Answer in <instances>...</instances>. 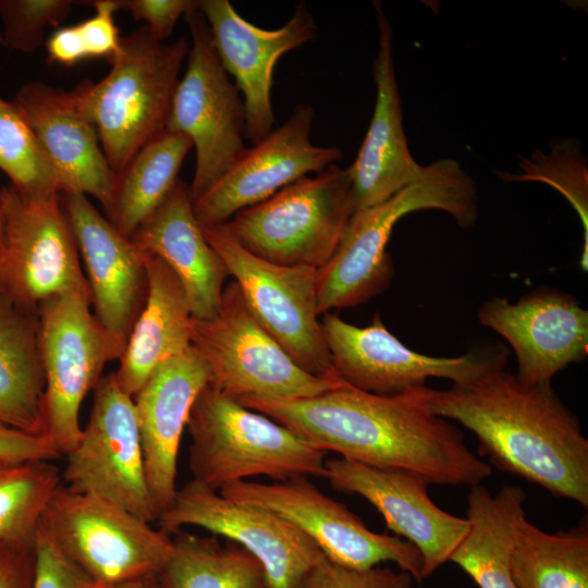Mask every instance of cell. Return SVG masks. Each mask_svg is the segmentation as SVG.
Returning a JSON list of instances; mask_svg holds the SVG:
<instances>
[{
  "label": "cell",
  "mask_w": 588,
  "mask_h": 588,
  "mask_svg": "<svg viewBox=\"0 0 588 588\" xmlns=\"http://www.w3.org/2000/svg\"><path fill=\"white\" fill-rule=\"evenodd\" d=\"M425 385L376 394L342 381L310 397L237 401L326 453L367 466L413 471L430 483H481L491 476V466L467 448L458 428L428 409Z\"/></svg>",
  "instance_id": "cell-1"
},
{
  "label": "cell",
  "mask_w": 588,
  "mask_h": 588,
  "mask_svg": "<svg viewBox=\"0 0 588 588\" xmlns=\"http://www.w3.org/2000/svg\"><path fill=\"white\" fill-rule=\"evenodd\" d=\"M428 409L478 439L500 470L588 506V440L551 384H526L505 368L446 390L424 388Z\"/></svg>",
  "instance_id": "cell-2"
},
{
  "label": "cell",
  "mask_w": 588,
  "mask_h": 588,
  "mask_svg": "<svg viewBox=\"0 0 588 588\" xmlns=\"http://www.w3.org/2000/svg\"><path fill=\"white\" fill-rule=\"evenodd\" d=\"M424 209L444 211L463 229L476 224L477 186L456 160L432 161L415 183L383 203L353 212L335 253L318 270L320 315L357 306L384 290L393 275L387 253L393 228L403 217Z\"/></svg>",
  "instance_id": "cell-3"
},
{
  "label": "cell",
  "mask_w": 588,
  "mask_h": 588,
  "mask_svg": "<svg viewBox=\"0 0 588 588\" xmlns=\"http://www.w3.org/2000/svg\"><path fill=\"white\" fill-rule=\"evenodd\" d=\"M188 50L186 38L161 42L143 25L121 37L110 60L111 69L102 79L77 85L115 175L139 149L167 130Z\"/></svg>",
  "instance_id": "cell-4"
},
{
  "label": "cell",
  "mask_w": 588,
  "mask_h": 588,
  "mask_svg": "<svg viewBox=\"0 0 588 588\" xmlns=\"http://www.w3.org/2000/svg\"><path fill=\"white\" fill-rule=\"evenodd\" d=\"M186 428L193 480L213 490L259 475L275 481L324 478V451L209 383L194 402Z\"/></svg>",
  "instance_id": "cell-5"
},
{
  "label": "cell",
  "mask_w": 588,
  "mask_h": 588,
  "mask_svg": "<svg viewBox=\"0 0 588 588\" xmlns=\"http://www.w3.org/2000/svg\"><path fill=\"white\" fill-rule=\"evenodd\" d=\"M354 211L348 171L335 163L216 228L265 260L319 270L335 253Z\"/></svg>",
  "instance_id": "cell-6"
},
{
  "label": "cell",
  "mask_w": 588,
  "mask_h": 588,
  "mask_svg": "<svg viewBox=\"0 0 588 588\" xmlns=\"http://www.w3.org/2000/svg\"><path fill=\"white\" fill-rule=\"evenodd\" d=\"M38 528L93 583L111 585L159 575L172 537L105 499L60 485Z\"/></svg>",
  "instance_id": "cell-7"
},
{
  "label": "cell",
  "mask_w": 588,
  "mask_h": 588,
  "mask_svg": "<svg viewBox=\"0 0 588 588\" xmlns=\"http://www.w3.org/2000/svg\"><path fill=\"white\" fill-rule=\"evenodd\" d=\"M192 346L209 368V384L236 400L304 399L342 382L301 368L257 322L234 280L224 285L215 317H193Z\"/></svg>",
  "instance_id": "cell-8"
},
{
  "label": "cell",
  "mask_w": 588,
  "mask_h": 588,
  "mask_svg": "<svg viewBox=\"0 0 588 588\" xmlns=\"http://www.w3.org/2000/svg\"><path fill=\"white\" fill-rule=\"evenodd\" d=\"M90 293L71 291L46 299L38 308L39 343L46 376L45 434L59 455L77 444L81 405L94 390L107 363L124 350L90 310Z\"/></svg>",
  "instance_id": "cell-9"
},
{
  "label": "cell",
  "mask_w": 588,
  "mask_h": 588,
  "mask_svg": "<svg viewBox=\"0 0 588 588\" xmlns=\"http://www.w3.org/2000/svg\"><path fill=\"white\" fill-rule=\"evenodd\" d=\"M192 44L176 86L167 131L186 135L196 151L188 193L192 203L208 192L247 148L241 93L224 70L208 24L195 10L185 15Z\"/></svg>",
  "instance_id": "cell-10"
},
{
  "label": "cell",
  "mask_w": 588,
  "mask_h": 588,
  "mask_svg": "<svg viewBox=\"0 0 588 588\" xmlns=\"http://www.w3.org/2000/svg\"><path fill=\"white\" fill-rule=\"evenodd\" d=\"M0 206L1 295L38 313L39 306L54 295L89 292L60 194L34 197L10 184L0 188Z\"/></svg>",
  "instance_id": "cell-11"
},
{
  "label": "cell",
  "mask_w": 588,
  "mask_h": 588,
  "mask_svg": "<svg viewBox=\"0 0 588 588\" xmlns=\"http://www.w3.org/2000/svg\"><path fill=\"white\" fill-rule=\"evenodd\" d=\"M203 230L237 282L257 322L305 371L340 379L319 319L318 269L270 262L247 252L216 226Z\"/></svg>",
  "instance_id": "cell-12"
},
{
  "label": "cell",
  "mask_w": 588,
  "mask_h": 588,
  "mask_svg": "<svg viewBox=\"0 0 588 588\" xmlns=\"http://www.w3.org/2000/svg\"><path fill=\"white\" fill-rule=\"evenodd\" d=\"M219 492L233 501L259 506L286 519L311 539L330 561L356 569L393 562L420 583L422 558L411 542L377 534L343 503L299 476L261 483L237 481Z\"/></svg>",
  "instance_id": "cell-13"
},
{
  "label": "cell",
  "mask_w": 588,
  "mask_h": 588,
  "mask_svg": "<svg viewBox=\"0 0 588 588\" xmlns=\"http://www.w3.org/2000/svg\"><path fill=\"white\" fill-rule=\"evenodd\" d=\"M320 323L338 377L376 394L401 393L425 385L429 378L467 383L507 364L509 351L502 345L455 357L415 352L387 329L379 314L366 327L348 323L331 313L323 314Z\"/></svg>",
  "instance_id": "cell-14"
},
{
  "label": "cell",
  "mask_w": 588,
  "mask_h": 588,
  "mask_svg": "<svg viewBox=\"0 0 588 588\" xmlns=\"http://www.w3.org/2000/svg\"><path fill=\"white\" fill-rule=\"evenodd\" d=\"M62 485L126 510L147 523L157 520L148 490L133 396L102 376L81 438L68 454Z\"/></svg>",
  "instance_id": "cell-15"
},
{
  "label": "cell",
  "mask_w": 588,
  "mask_h": 588,
  "mask_svg": "<svg viewBox=\"0 0 588 588\" xmlns=\"http://www.w3.org/2000/svg\"><path fill=\"white\" fill-rule=\"evenodd\" d=\"M156 523L170 536L194 526L238 544L262 565L270 588H295L326 558L311 539L281 516L233 501L193 479L177 488Z\"/></svg>",
  "instance_id": "cell-16"
},
{
  "label": "cell",
  "mask_w": 588,
  "mask_h": 588,
  "mask_svg": "<svg viewBox=\"0 0 588 588\" xmlns=\"http://www.w3.org/2000/svg\"><path fill=\"white\" fill-rule=\"evenodd\" d=\"M314 119V109L299 105L281 126L247 147L229 171L193 203L199 224L221 225L286 185L335 164L343 154L339 147L318 146L310 140Z\"/></svg>",
  "instance_id": "cell-17"
},
{
  "label": "cell",
  "mask_w": 588,
  "mask_h": 588,
  "mask_svg": "<svg viewBox=\"0 0 588 588\" xmlns=\"http://www.w3.org/2000/svg\"><path fill=\"white\" fill-rule=\"evenodd\" d=\"M218 57L243 94L246 138L257 144L274 130L271 105L273 69L286 52L317 38L318 28L305 2L277 29H264L242 17L228 0H200Z\"/></svg>",
  "instance_id": "cell-18"
},
{
  "label": "cell",
  "mask_w": 588,
  "mask_h": 588,
  "mask_svg": "<svg viewBox=\"0 0 588 588\" xmlns=\"http://www.w3.org/2000/svg\"><path fill=\"white\" fill-rule=\"evenodd\" d=\"M331 487L367 500L395 536L414 544L422 558V578L450 560L468 522L441 510L427 492L430 483L413 471L378 468L343 457L324 462Z\"/></svg>",
  "instance_id": "cell-19"
},
{
  "label": "cell",
  "mask_w": 588,
  "mask_h": 588,
  "mask_svg": "<svg viewBox=\"0 0 588 588\" xmlns=\"http://www.w3.org/2000/svg\"><path fill=\"white\" fill-rule=\"evenodd\" d=\"M479 322L512 346L517 378L526 384H551L569 364L588 356V311L572 295L540 287L516 303L495 296L478 311Z\"/></svg>",
  "instance_id": "cell-20"
},
{
  "label": "cell",
  "mask_w": 588,
  "mask_h": 588,
  "mask_svg": "<svg viewBox=\"0 0 588 588\" xmlns=\"http://www.w3.org/2000/svg\"><path fill=\"white\" fill-rule=\"evenodd\" d=\"M13 102L34 132L60 194L91 196L108 215L117 175L101 149L77 86L63 90L30 82L20 88Z\"/></svg>",
  "instance_id": "cell-21"
},
{
  "label": "cell",
  "mask_w": 588,
  "mask_h": 588,
  "mask_svg": "<svg viewBox=\"0 0 588 588\" xmlns=\"http://www.w3.org/2000/svg\"><path fill=\"white\" fill-rule=\"evenodd\" d=\"M86 269L94 315L125 350L148 293V255L121 234L84 194H62Z\"/></svg>",
  "instance_id": "cell-22"
},
{
  "label": "cell",
  "mask_w": 588,
  "mask_h": 588,
  "mask_svg": "<svg viewBox=\"0 0 588 588\" xmlns=\"http://www.w3.org/2000/svg\"><path fill=\"white\" fill-rule=\"evenodd\" d=\"M209 382V368L192 346L162 363L133 396L146 481L157 519L175 497L182 434L194 402Z\"/></svg>",
  "instance_id": "cell-23"
},
{
  "label": "cell",
  "mask_w": 588,
  "mask_h": 588,
  "mask_svg": "<svg viewBox=\"0 0 588 588\" xmlns=\"http://www.w3.org/2000/svg\"><path fill=\"white\" fill-rule=\"evenodd\" d=\"M373 7L379 42L372 64L376 103L358 154L347 168L355 210L385 201L421 179L425 171V166L413 158L403 127L392 27L380 2H373Z\"/></svg>",
  "instance_id": "cell-24"
},
{
  "label": "cell",
  "mask_w": 588,
  "mask_h": 588,
  "mask_svg": "<svg viewBox=\"0 0 588 588\" xmlns=\"http://www.w3.org/2000/svg\"><path fill=\"white\" fill-rule=\"evenodd\" d=\"M131 240L148 256L160 258L180 280L192 316L215 317L221 304L226 267L205 237L188 187L177 181Z\"/></svg>",
  "instance_id": "cell-25"
},
{
  "label": "cell",
  "mask_w": 588,
  "mask_h": 588,
  "mask_svg": "<svg viewBox=\"0 0 588 588\" xmlns=\"http://www.w3.org/2000/svg\"><path fill=\"white\" fill-rule=\"evenodd\" d=\"M148 293L114 376L134 396L166 360L192 347V311L174 272L158 257L146 260Z\"/></svg>",
  "instance_id": "cell-26"
},
{
  "label": "cell",
  "mask_w": 588,
  "mask_h": 588,
  "mask_svg": "<svg viewBox=\"0 0 588 588\" xmlns=\"http://www.w3.org/2000/svg\"><path fill=\"white\" fill-rule=\"evenodd\" d=\"M526 491L503 486L492 495L481 483L467 497L468 530L450 556L479 588H516L511 560L526 515Z\"/></svg>",
  "instance_id": "cell-27"
},
{
  "label": "cell",
  "mask_w": 588,
  "mask_h": 588,
  "mask_svg": "<svg viewBox=\"0 0 588 588\" xmlns=\"http://www.w3.org/2000/svg\"><path fill=\"white\" fill-rule=\"evenodd\" d=\"M45 389L38 313L0 294V424L46 436Z\"/></svg>",
  "instance_id": "cell-28"
},
{
  "label": "cell",
  "mask_w": 588,
  "mask_h": 588,
  "mask_svg": "<svg viewBox=\"0 0 588 588\" xmlns=\"http://www.w3.org/2000/svg\"><path fill=\"white\" fill-rule=\"evenodd\" d=\"M192 148L186 135L166 130L139 149L117 175L108 217L121 234L131 238L163 201L179 181Z\"/></svg>",
  "instance_id": "cell-29"
},
{
  "label": "cell",
  "mask_w": 588,
  "mask_h": 588,
  "mask_svg": "<svg viewBox=\"0 0 588 588\" xmlns=\"http://www.w3.org/2000/svg\"><path fill=\"white\" fill-rule=\"evenodd\" d=\"M157 576L164 588H270L262 565L248 551L216 537L180 530Z\"/></svg>",
  "instance_id": "cell-30"
},
{
  "label": "cell",
  "mask_w": 588,
  "mask_h": 588,
  "mask_svg": "<svg viewBox=\"0 0 588 588\" xmlns=\"http://www.w3.org/2000/svg\"><path fill=\"white\" fill-rule=\"evenodd\" d=\"M516 588H588V532L548 534L524 522L511 560Z\"/></svg>",
  "instance_id": "cell-31"
},
{
  "label": "cell",
  "mask_w": 588,
  "mask_h": 588,
  "mask_svg": "<svg viewBox=\"0 0 588 588\" xmlns=\"http://www.w3.org/2000/svg\"><path fill=\"white\" fill-rule=\"evenodd\" d=\"M61 483V471L50 461L0 458V538L35 542L44 509Z\"/></svg>",
  "instance_id": "cell-32"
},
{
  "label": "cell",
  "mask_w": 588,
  "mask_h": 588,
  "mask_svg": "<svg viewBox=\"0 0 588 588\" xmlns=\"http://www.w3.org/2000/svg\"><path fill=\"white\" fill-rule=\"evenodd\" d=\"M0 170L21 193L34 197L59 195L53 171L39 143L13 101L0 98Z\"/></svg>",
  "instance_id": "cell-33"
},
{
  "label": "cell",
  "mask_w": 588,
  "mask_h": 588,
  "mask_svg": "<svg viewBox=\"0 0 588 588\" xmlns=\"http://www.w3.org/2000/svg\"><path fill=\"white\" fill-rule=\"evenodd\" d=\"M559 169L558 171L549 155L536 151L529 159H523V174L499 173L502 180L509 182L538 181L560 191L576 210L584 230V246L580 266L588 267V176L587 164L579 150V143L574 139L560 140L552 146Z\"/></svg>",
  "instance_id": "cell-34"
},
{
  "label": "cell",
  "mask_w": 588,
  "mask_h": 588,
  "mask_svg": "<svg viewBox=\"0 0 588 588\" xmlns=\"http://www.w3.org/2000/svg\"><path fill=\"white\" fill-rule=\"evenodd\" d=\"M95 14L72 26L58 28L46 40L48 59L64 66L83 60L106 58L108 61L119 49L121 37L114 22L120 10L118 0L84 1Z\"/></svg>",
  "instance_id": "cell-35"
},
{
  "label": "cell",
  "mask_w": 588,
  "mask_h": 588,
  "mask_svg": "<svg viewBox=\"0 0 588 588\" xmlns=\"http://www.w3.org/2000/svg\"><path fill=\"white\" fill-rule=\"evenodd\" d=\"M74 3L70 0H0L3 45L20 52H34L42 45L46 28L64 21Z\"/></svg>",
  "instance_id": "cell-36"
},
{
  "label": "cell",
  "mask_w": 588,
  "mask_h": 588,
  "mask_svg": "<svg viewBox=\"0 0 588 588\" xmlns=\"http://www.w3.org/2000/svg\"><path fill=\"white\" fill-rule=\"evenodd\" d=\"M413 577L405 571L373 566L356 569L324 558L301 579L295 588H412Z\"/></svg>",
  "instance_id": "cell-37"
},
{
  "label": "cell",
  "mask_w": 588,
  "mask_h": 588,
  "mask_svg": "<svg viewBox=\"0 0 588 588\" xmlns=\"http://www.w3.org/2000/svg\"><path fill=\"white\" fill-rule=\"evenodd\" d=\"M33 588H93L94 584L38 528Z\"/></svg>",
  "instance_id": "cell-38"
},
{
  "label": "cell",
  "mask_w": 588,
  "mask_h": 588,
  "mask_svg": "<svg viewBox=\"0 0 588 588\" xmlns=\"http://www.w3.org/2000/svg\"><path fill=\"white\" fill-rule=\"evenodd\" d=\"M120 10L145 26L158 41L164 42L182 15L199 9L200 0H118Z\"/></svg>",
  "instance_id": "cell-39"
},
{
  "label": "cell",
  "mask_w": 588,
  "mask_h": 588,
  "mask_svg": "<svg viewBox=\"0 0 588 588\" xmlns=\"http://www.w3.org/2000/svg\"><path fill=\"white\" fill-rule=\"evenodd\" d=\"M35 571V542L0 538V588H33Z\"/></svg>",
  "instance_id": "cell-40"
},
{
  "label": "cell",
  "mask_w": 588,
  "mask_h": 588,
  "mask_svg": "<svg viewBox=\"0 0 588 588\" xmlns=\"http://www.w3.org/2000/svg\"><path fill=\"white\" fill-rule=\"evenodd\" d=\"M60 456L51 440L0 424V458L12 462L51 461Z\"/></svg>",
  "instance_id": "cell-41"
},
{
  "label": "cell",
  "mask_w": 588,
  "mask_h": 588,
  "mask_svg": "<svg viewBox=\"0 0 588 588\" xmlns=\"http://www.w3.org/2000/svg\"><path fill=\"white\" fill-rule=\"evenodd\" d=\"M154 578L136 579L131 581H124L111 585H98L94 584L93 588H150Z\"/></svg>",
  "instance_id": "cell-42"
},
{
  "label": "cell",
  "mask_w": 588,
  "mask_h": 588,
  "mask_svg": "<svg viewBox=\"0 0 588 588\" xmlns=\"http://www.w3.org/2000/svg\"><path fill=\"white\" fill-rule=\"evenodd\" d=\"M150 588H164L160 581L157 579V577L152 580Z\"/></svg>",
  "instance_id": "cell-43"
},
{
  "label": "cell",
  "mask_w": 588,
  "mask_h": 588,
  "mask_svg": "<svg viewBox=\"0 0 588 588\" xmlns=\"http://www.w3.org/2000/svg\"><path fill=\"white\" fill-rule=\"evenodd\" d=\"M1 244H2V215H1V206H0V250H1Z\"/></svg>",
  "instance_id": "cell-44"
},
{
  "label": "cell",
  "mask_w": 588,
  "mask_h": 588,
  "mask_svg": "<svg viewBox=\"0 0 588 588\" xmlns=\"http://www.w3.org/2000/svg\"><path fill=\"white\" fill-rule=\"evenodd\" d=\"M0 44H3L2 36H0Z\"/></svg>",
  "instance_id": "cell-45"
}]
</instances>
